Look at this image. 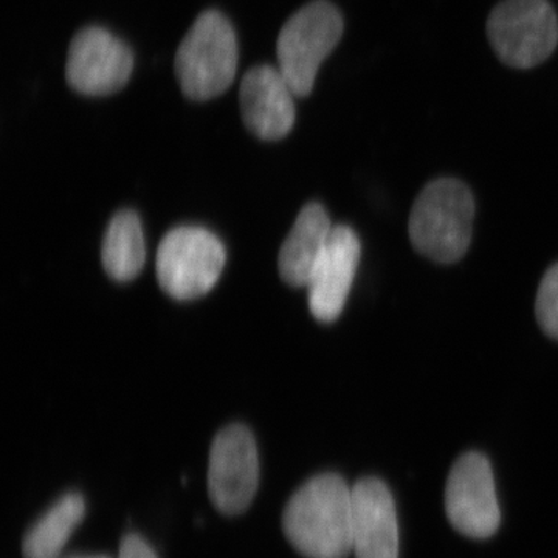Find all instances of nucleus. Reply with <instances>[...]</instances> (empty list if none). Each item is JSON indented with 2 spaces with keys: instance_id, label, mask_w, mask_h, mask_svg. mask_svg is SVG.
<instances>
[{
  "instance_id": "1",
  "label": "nucleus",
  "mask_w": 558,
  "mask_h": 558,
  "mask_svg": "<svg viewBox=\"0 0 558 558\" xmlns=\"http://www.w3.org/2000/svg\"><path fill=\"white\" fill-rule=\"evenodd\" d=\"M290 545L306 558L352 554V487L337 473H322L292 495L282 513Z\"/></svg>"
},
{
  "instance_id": "2",
  "label": "nucleus",
  "mask_w": 558,
  "mask_h": 558,
  "mask_svg": "<svg viewBox=\"0 0 558 558\" xmlns=\"http://www.w3.org/2000/svg\"><path fill=\"white\" fill-rule=\"evenodd\" d=\"M473 216L475 201L464 183L457 179L429 182L411 209V244L435 263H457L472 241Z\"/></svg>"
},
{
  "instance_id": "3",
  "label": "nucleus",
  "mask_w": 558,
  "mask_h": 558,
  "mask_svg": "<svg viewBox=\"0 0 558 558\" xmlns=\"http://www.w3.org/2000/svg\"><path fill=\"white\" fill-rule=\"evenodd\" d=\"M236 32L218 10L197 16L175 53V75L183 95L193 101H208L230 89L236 78Z\"/></svg>"
},
{
  "instance_id": "4",
  "label": "nucleus",
  "mask_w": 558,
  "mask_h": 558,
  "mask_svg": "<svg viewBox=\"0 0 558 558\" xmlns=\"http://www.w3.org/2000/svg\"><path fill=\"white\" fill-rule=\"evenodd\" d=\"M344 32L340 10L328 0H314L293 13L278 36V69L295 97H310L322 62Z\"/></svg>"
},
{
  "instance_id": "5",
  "label": "nucleus",
  "mask_w": 558,
  "mask_h": 558,
  "mask_svg": "<svg viewBox=\"0 0 558 558\" xmlns=\"http://www.w3.org/2000/svg\"><path fill=\"white\" fill-rule=\"evenodd\" d=\"M226 259V247L211 231L178 227L167 233L157 250V279L171 299H201L215 288Z\"/></svg>"
},
{
  "instance_id": "6",
  "label": "nucleus",
  "mask_w": 558,
  "mask_h": 558,
  "mask_svg": "<svg viewBox=\"0 0 558 558\" xmlns=\"http://www.w3.org/2000/svg\"><path fill=\"white\" fill-rule=\"evenodd\" d=\"M487 35L509 68H537L557 49L556 10L548 0H502L488 16Z\"/></svg>"
},
{
  "instance_id": "7",
  "label": "nucleus",
  "mask_w": 558,
  "mask_h": 558,
  "mask_svg": "<svg viewBox=\"0 0 558 558\" xmlns=\"http://www.w3.org/2000/svg\"><path fill=\"white\" fill-rule=\"evenodd\" d=\"M259 486L256 440L245 425L220 429L209 450V499L223 515H240L255 498Z\"/></svg>"
},
{
  "instance_id": "8",
  "label": "nucleus",
  "mask_w": 558,
  "mask_h": 558,
  "mask_svg": "<svg viewBox=\"0 0 558 558\" xmlns=\"http://www.w3.org/2000/svg\"><path fill=\"white\" fill-rule=\"evenodd\" d=\"M446 513L459 534L486 539L497 534L501 509L490 461L478 451L462 454L450 470Z\"/></svg>"
},
{
  "instance_id": "9",
  "label": "nucleus",
  "mask_w": 558,
  "mask_h": 558,
  "mask_svg": "<svg viewBox=\"0 0 558 558\" xmlns=\"http://www.w3.org/2000/svg\"><path fill=\"white\" fill-rule=\"evenodd\" d=\"M134 72V53L126 43L102 27H86L73 36L65 78L87 97H108L126 86Z\"/></svg>"
},
{
  "instance_id": "10",
  "label": "nucleus",
  "mask_w": 558,
  "mask_h": 558,
  "mask_svg": "<svg viewBox=\"0 0 558 558\" xmlns=\"http://www.w3.org/2000/svg\"><path fill=\"white\" fill-rule=\"evenodd\" d=\"M352 554L355 558H399V521L395 497L379 478L352 486Z\"/></svg>"
},
{
  "instance_id": "11",
  "label": "nucleus",
  "mask_w": 558,
  "mask_h": 558,
  "mask_svg": "<svg viewBox=\"0 0 558 558\" xmlns=\"http://www.w3.org/2000/svg\"><path fill=\"white\" fill-rule=\"evenodd\" d=\"M241 113L245 128L266 142L284 138L295 124V94L278 68L255 65L245 73L240 87Z\"/></svg>"
},
{
  "instance_id": "12",
  "label": "nucleus",
  "mask_w": 558,
  "mask_h": 558,
  "mask_svg": "<svg viewBox=\"0 0 558 558\" xmlns=\"http://www.w3.org/2000/svg\"><path fill=\"white\" fill-rule=\"evenodd\" d=\"M360 241L354 230L333 226L332 233L307 284L310 310L322 323L340 317L360 263Z\"/></svg>"
},
{
  "instance_id": "13",
  "label": "nucleus",
  "mask_w": 558,
  "mask_h": 558,
  "mask_svg": "<svg viewBox=\"0 0 558 558\" xmlns=\"http://www.w3.org/2000/svg\"><path fill=\"white\" fill-rule=\"evenodd\" d=\"M328 213L319 204L301 209L289 236L281 245L278 269L282 281L292 288H307L312 274L332 233Z\"/></svg>"
},
{
  "instance_id": "14",
  "label": "nucleus",
  "mask_w": 558,
  "mask_h": 558,
  "mask_svg": "<svg viewBox=\"0 0 558 558\" xmlns=\"http://www.w3.org/2000/svg\"><path fill=\"white\" fill-rule=\"evenodd\" d=\"M86 515L83 495L68 494L53 506L25 534L22 542L24 558H58L75 529Z\"/></svg>"
},
{
  "instance_id": "15",
  "label": "nucleus",
  "mask_w": 558,
  "mask_h": 558,
  "mask_svg": "<svg viewBox=\"0 0 558 558\" xmlns=\"http://www.w3.org/2000/svg\"><path fill=\"white\" fill-rule=\"evenodd\" d=\"M102 267L119 282L137 278L146 260L142 222L131 209L117 213L110 220L101 248Z\"/></svg>"
},
{
  "instance_id": "16",
  "label": "nucleus",
  "mask_w": 558,
  "mask_h": 558,
  "mask_svg": "<svg viewBox=\"0 0 558 558\" xmlns=\"http://www.w3.org/2000/svg\"><path fill=\"white\" fill-rule=\"evenodd\" d=\"M535 314L543 332L558 340V264L550 267L539 282Z\"/></svg>"
},
{
  "instance_id": "17",
  "label": "nucleus",
  "mask_w": 558,
  "mask_h": 558,
  "mask_svg": "<svg viewBox=\"0 0 558 558\" xmlns=\"http://www.w3.org/2000/svg\"><path fill=\"white\" fill-rule=\"evenodd\" d=\"M119 558H159L140 535H126L121 542Z\"/></svg>"
}]
</instances>
